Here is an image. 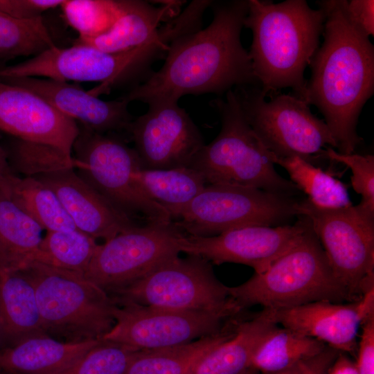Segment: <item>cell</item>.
Returning a JSON list of instances; mask_svg holds the SVG:
<instances>
[{
	"label": "cell",
	"instance_id": "cell-1",
	"mask_svg": "<svg viewBox=\"0 0 374 374\" xmlns=\"http://www.w3.org/2000/svg\"><path fill=\"white\" fill-rule=\"evenodd\" d=\"M210 7L211 23L173 40L161 67L122 99L148 105L178 103L187 94L220 95L237 87H260L240 39L248 0L212 1Z\"/></svg>",
	"mask_w": 374,
	"mask_h": 374
},
{
	"label": "cell",
	"instance_id": "cell-2",
	"mask_svg": "<svg viewBox=\"0 0 374 374\" xmlns=\"http://www.w3.org/2000/svg\"><path fill=\"white\" fill-rule=\"evenodd\" d=\"M346 0L317 1L324 12L323 42L312 57L305 101L323 114L338 152L352 154L362 109L374 92V46L350 19Z\"/></svg>",
	"mask_w": 374,
	"mask_h": 374
},
{
	"label": "cell",
	"instance_id": "cell-3",
	"mask_svg": "<svg viewBox=\"0 0 374 374\" xmlns=\"http://www.w3.org/2000/svg\"><path fill=\"white\" fill-rule=\"evenodd\" d=\"M323 23L322 9L311 8L305 0H248L244 27L253 35L249 54L266 96L291 88L305 101L304 73L319 47Z\"/></svg>",
	"mask_w": 374,
	"mask_h": 374
},
{
	"label": "cell",
	"instance_id": "cell-4",
	"mask_svg": "<svg viewBox=\"0 0 374 374\" xmlns=\"http://www.w3.org/2000/svg\"><path fill=\"white\" fill-rule=\"evenodd\" d=\"M240 310L252 305L283 309L319 301H353L335 277L310 223L299 240L265 271L229 287Z\"/></svg>",
	"mask_w": 374,
	"mask_h": 374
},
{
	"label": "cell",
	"instance_id": "cell-5",
	"mask_svg": "<svg viewBox=\"0 0 374 374\" xmlns=\"http://www.w3.org/2000/svg\"><path fill=\"white\" fill-rule=\"evenodd\" d=\"M220 114L221 129L196 154L189 167L206 184L253 188L294 197L299 189L274 168V154L247 122L233 89L211 102Z\"/></svg>",
	"mask_w": 374,
	"mask_h": 374
},
{
	"label": "cell",
	"instance_id": "cell-6",
	"mask_svg": "<svg viewBox=\"0 0 374 374\" xmlns=\"http://www.w3.org/2000/svg\"><path fill=\"white\" fill-rule=\"evenodd\" d=\"M21 271L32 283L42 328L61 341L102 339L115 323V303L82 274L33 262Z\"/></svg>",
	"mask_w": 374,
	"mask_h": 374
},
{
	"label": "cell",
	"instance_id": "cell-7",
	"mask_svg": "<svg viewBox=\"0 0 374 374\" xmlns=\"http://www.w3.org/2000/svg\"><path fill=\"white\" fill-rule=\"evenodd\" d=\"M172 39V33L161 28L147 44L124 52L109 53L83 44L68 48L55 46L27 60L0 69V79L36 77L65 82H98L99 86L89 91L98 96L130 78L148 77L152 64L166 56Z\"/></svg>",
	"mask_w": 374,
	"mask_h": 374
},
{
	"label": "cell",
	"instance_id": "cell-8",
	"mask_svg": "<svg viewBox=\"0 0 374 374\" xmlns=\"http://www.w3.org/2000/svg\"><path fill=\"white\" fill-rule=\"evenodd\" d=\"M233 89L247 122L274 157H298L316 166L328 159L324 148H337L327 124L302 99L276 93L267 100L256 85Z\"/></svg>",
	"mask_w": 374,
	"mask_h": 374
},
{
	"label": "cell",
	"instance_id": "cell-9",
	"mask_svg": "<svg viewBox=\"0 0 374 374\" xmlns=\"http://www.w3.org/2000/svg\"><path fill=\"white\" fill-rule=\"evenodd\" d=\"M294 197L236 185L205 186L173 217L186 235L208 237L249 226H276L299 216Z\"/></svg>",
	"mask_w": 374,
	"mask_h": 374
},
{
	"label": "cell",
	"instance_id": "cell-10",
	"mask_svg": "<svg viewBox=\"0 0 374 374\" xmlns=\"http://www.w3.org/2000/svg\"><path fill=\"white\" fill-rule=\"evenodd\" d=\"M72 151L78 175L116 208L147 223L170 222V213L147 197L134 175L142 169L134 148L118 137L79 126Z\"/></svg>",
	"mask_w": 374,
	"mask_h": 374
},
{
	"label": "cell",
	"instance_id": "cell-11",
	"mask_svg": "<svg viewBox=\"0 0 374 374\" xmlns=\"http://www.w3.org/2000/svg\"><path fill=\"white\" fill-rule=\"evenodd\" d=\"M175 256L143 278L109 294L125 301L157 308L215 312L233 318L242 310L229 287L215 276L211 263L201 256Z\"/></svg>",
	"mask_w": 374,
	"mask_h": 374
},
{
	"label": "cell",
	"instance_id": "cell-12",
	"mask_svg": "<svg viewBox=\"0 0 374 374\" xmlns=\"http://www.w3.org/2000/svg\"><path fill=\"white\" fill-rule=\"evenodd\" d=\"M339 282L353 301L374 291V214L357 205L328 208L299 200ZM298 216V217H299Z\"/></svg>",
	"mask_w": 374,
	"mask_h": 374
},
{
	"label": "cell",
	"instance_id": "cell-13",
	"mask_svg": "<svg viewBox=\"0 0 374 374\" xmlns=\"http://www.w3.org/2000/svg\"><path fill=\"white\" fill-rule=\"evenodd\" d=\"M183 234L173 221L127 229L98 245L83 276L112 294L179 256Z\"/></svg>",
	"mask_w": 374,
	"mask_h": 374
},
{
	"label": "cell",
	"instance_id": "cell-14",
	"mask_svg": "<svg viewBox=\"0 0 374 374\" xmlns=\"http://www.w3.org/2000/svg\"><path fill=\"white\" fill-rule=\"evenodd\" d=\"M114 301L115 323L102 339L139 350L191 342L220 332L232 319L206 311L179 310L130 301Z\"/></svg>",
	"mask_w": 374,
	"mask_h": 374
},
{
	"label": "cell",
	"instance_id": "cell-15",
	"mask_svg": "<svg viewBox=\"0 0 374 374\" xmlns=\"http://www.w3.org/2000/svg\"><path fill=\"white\" fill-rule=\"evenodd\" d=\"M128 132L142 169L189 167L205 145L199 130L177 103L148 105V111L132 121Z\"/></svg>",
	"mask_w": 374,
	"mask_h": 374
},
{
	"label": "cell",
	"instance_id": "cell-16",
	"mask_svg": "<svg viewBox=\"0 0 374 374\" xmlns=\"http://www.w3.org/2000/svg\"><path fill=\"white\" fill-rule=\"evenodd\" d=\"M298 218L294 224L249 226L208 237L184 233L179 240L180 251L201 256L215 265H246L254 273H261L302 236L309 221L303 216Z\"/></svg>",
	"mask_w": 374,
	"mask_h": 374
},
{
	"label": "cell",
	"instance_id": "cell-17",
	"mask_svg": "<svg viewBox=\"0 0 374 374\" xmlns=\"http://www.w3.org/2000/svg\"><path fill=\"white\" fill-rule=\"evenodd\" d=\"M262 311L278 326L317 339L340 353L357 355L359 329L374 313V291L346 303L319 301Z\"/></svg>",
	"mask_w": 374,
	"mask_h": 374
},
{
	"label": "cell",
	"instance_id": "cell-18",
	"mask_svg": "<svg viewBox=\"0 0 374 374\" xmlns=\"http://www.w3.org/2000/svg\"><path fill=\"white\" fill-rule=\"evenodd\" d=\"M79 126L34 92L0 80V131L71 157Z\"/></svg>",
	"mask_w": 374,
	"mask_h": 374
},
{
	"label": "cell",
	"instance_id": "cell-19",
	"mask_svg": "<svg viewBox=\"0 0 374 374\" xmlns=\"http://www.w3.org/2000/svg\"><path fill=\"white\" fill-rule=\"evenodd\" d=\"M0 80L34 92L64 115L100 134L128 132L134 120L126 100H103L78 84L36 77Z\"/></svg>",
	"mask_w": 374,
	"mask_h": 374
},
{
	"label": "cell",
	"instance_id": "cell-20",
	"mask_svg": "<svg viewBox=\"0 0 374 374\" xmlns=\"http://www.w3.org/2000/svg\"><path fill=\"white\" fill-rule=\"evenodd\" d=\"M35 177L56 194L75 227L96 240L105 241L137 226L121 211L67 167Z\"/></svg>",
	"mask_w": 374,
	"mask_h": 374
},
{
	"label": "cell",
	"instance_id": "cell-21",
	"mask_svg": "<svg viewBox=\"0 0 374 374\" xmlns=\"http://www.w3.org/2000/svg\"><path fill=\"white\" fill-rule=\"evenodd\" d=\"M160 6L141 0H125L123 13L105 33L91 39H76L73 44L120 53L143 46L154 38L163 21L178 15L181 1H164Z\"/></svg>",
	"mask_w": 374,
	"mask_h": 374
},
{
	"label": "cell",
	"instance_id": "cell-22",
	"mask_svg": "<svg viewBox=\"0 0 374 374\" xmlns=\"http://www.w3.org/2000/svg\"><path fill=\"white\" fill-rule=\"evenodd\" d=\"M102 339L68 343L48 335L33 336L0 349V373L50 374L71 366Z\"/></svg>",
	"mask_w": 374,
	"mask_h": 374
},
{
	"label": "cell",
	"instance_id": "cell-23",
	"mask_svg": "<svg viewBox=\"0 0 374 374\" xmlns=\"http://www.w3.org/2000/svg\"><path fill=\"white\" fill-rule=\"evenodd\" d=\"M46 335L34 287L21 271L0 274V344Z\"/></svg>",
	"mask_w": 374,
	"mask_h": 374
},
{
	"label": "cell",
	"instance_id": "cell-24",
	"mask_svg": "<svg viewBox=\"0 0 374 374\" xmlns=\"http://www.w3.org/2000/svg\"><path fill=\"white\" fill-rule=\"evenodd\" d=\"M277 326L262 310L239 321L233 335L211 350L193 374H242L251 368L258 347Z\"/></svg>",
	"mask_w": 374,
	"mask_h": 374
},
{
	"label": "cell",
	"instance_id": "cell-25",
	"mask_svg": "<svg viewBox=\"0 0 374 374\" xmlns=\"http://www.w3.org/2000/svg\"><path fill=\"white\" fill-rule=\"evenodd\" d=\"M238 323L231 319L215 334L176 346L139 350L124 374H193L211 350L233 335Z\"/></svg>",
	"mask_w": 374,
	"mask_h": 374
},
{
	"label": "cell",
	"instance_id": "cell-26",
	"mask_svg": "<svg viewBox=\"0 0 374 374\" xmlns=\"http://www.w3.org/2000/svg\"><path fill=\"white\" fill-rule=\"evenodd\" d=\"M42 230L0 189V274L21 271L33 262Z\"/></svg>",
	"mask_w": 374,
	"mask_h": 374
},
{
	"label": "cell",
	"instance_id": "cell-27",
	"mask_svg": "<svg viewBox=\"0 0 374 374\" xmlns=\"http://www.w3.org/2000/svg\"><path fill=\"white\" fill-rule=\"evenodd\" d=\"M0 189L43 230L77 229L53 190L35 177L12 173L0 181Z\"/></svg>",
	"mask_w": 374,
	"mask_h": 374
},
{
	"label": "cell",
	"instance_id": "cell-28",
	"mask_svg": "<svg viewBox=\"0 0 374 374\" xmlns=\"http://www.w3.org/2000/svg\"><path fill=\"white\" fill-rule=\"evenodd\" d=\"M134 177L145 195L165 208L172 220L206 186L203 176L190 167L166 170L140 169Z\"/></svg>",
	"mask_w": 374,
	"mask_h": 374
},
{
	"label": "cell",
	"instance_id": "cell-29",
	"mask_svg": "<svg viewBox=\"0 0 374 374\" xmlns=\"http://www.w3.org/2000/svg\"><path fill=\"white\" fill-rule=\"evenodd\" d=\"M327 346L317 339L277 326L258 347L251 368L261 374H274L320 353Z\"/></svg>",
	"mask_w": 374,
	"mask_h": 374
},
{
	"label": "cell",
	"instance_id": "cell-30",
	"mask_svg": "<svg viewBox=\"0 0 374 374\" xmlns=\"http://www.w3.org/2000/svg\"><path fill=\"white\" fill-rule=\"evenodd\" d=\"M274 162L285 169L290 180L315 206L337 208L353 205L345 184L321 168L298 157H274Z\"/></svg>",
	"mask_w": 374,
	"mask_h": 374
},
{
	"label": "cell",
	"instance_id": "cell-31",
	"mask_svg": "<svg viewBox=\"0 0 374 374\" xmlns=\"http://www.w3.org/2000/svg\"><path fill=\"white\" fill-rule=\"evenodd\" d=\"M98 245L95 238L78 229L47 231L33 262L83 275Z\"/></svg>",
	"mask_w": 374,
	"mask_h": 374
},
{
	"label": "cell",
	"instance_id": "cell-32",
	"mask_svg": "<svg viewBox=\"0 0 374 374\" xmlns=\"http://www.w3.org/2000/svg\"><path fill=\"white\" fill-rule=\"evenodd\" d=\"M42 17L22 19L0 12V57L35 56L55 46Z\"/></svg>",
	"mask_w": 374,
	"mask_h": 374
},
{
	"label": "cell",
	"instance_id": "cell-33",
	"mask_svg": "<svg viewBox=\"0 0 374 374\" xmlns=\"http://www.w3.org/2000/svg\"><path fill=\"white\" fill-rule=\"evenodd\" d=\"M125 0H64L60 6L78 39L98 37L107 33L123 12Z\"/></svg>",
	"mask_w": 374,
	"mask_h": 374
},
{
	"label": "cell",
	"instance_id": "cell-34",
	"mask_svg": "<svg viewBox=\"0 0 374 374\" xmlns=\"http://www.w3.org/2000/svg\"><path fill=\"white\" fill-rule=\"evenodd\" d=\"M139 351L127 345L102 339L71 366L50 374H124Z\"/></svg>",
	"mask_w": 374,
	"mask_h": 374
},
{
	"label": "cell",
	"instance_id": "cell-35",
	"mask_svg": "<svg viewBox=\"0 0 374 374\" xmlns=\"http://www.w3.org/2000/svg\"><path fill=\"white\" fill-rule=\"evenodd\" d=\"M326 151L328 159L343 163L351 170L352 187L362 196L357 206L374 214V156L355 152L342 154L331 147H327Z\"/></svg>",
	"mask_w": 374,
	"mask_h": 374
},
{
	"label": "cell",
	"instance_id": "cell-36",
	"mask_svg": "<svg viewBox=\"0 0 374 374\" xmlns=\"http://www.w3.org/2000/svg\"><path fill=\"white\" fill-rule=\"evenodd\" d=\"M64 0H0V12L12 17L28 19L41 17Z\"/></svg>",
	"mask_w": 374,
	"mask_h": 374
},
{
	"label": "cell",
	"instance_id": "cell-37",
	"mask_svg": "<svg viewBox=\"0 0 374 374\" xmlns=\"http://www.w3.org/2000/svg\"><path fill=\"white\" fill-rule=\"evenodd\" d=\"M361 328L356 374H374V313L366 318Z\"/></svg>",
	"mask_w": 374,
	"mask_h": 374
},
{
	"label": "cell",
	"instance_id": "cell-38",
	"mask_svg": "<svg viewBox=\"0 0 374 374\" xmlns=\"http://www.w3.org/2000/svg\"><path fill=\"white\" fill-rule=\"evenodd\" d=\"M341 353L327 346L320 353L302 359L293 366L274 374H327Z\"/></svg>",
	"mask_w": 374,
	"mask_h": 374
},
{
	"label": "cell",
	"instance_id": "cell-39",
	"mask_svg": "<svg viewBox=\"0 0 374 374\" xmlns=\"http://www.w3.org/2000/svg\"><path fill=\"white\" fill-rule=\"evenodd\" d=\"M346 11L352 22L368 37L374 35V1L346 0Z\"/></svg>",
	"mask_w": 374,
	"mask_h": 374
},
{
	"label": "cell",
	"instance_id": "cell-40",
	"mask_svg": "<svg viewBox=\"0 0 374 374\" xmlns=\"http://www.w3.org/2000/svg\"><path fill=\"white\" fill-rule=\"evenodd\" d=\"M13 173L10 167L6 150L0 144V181Z\"/></svg>",
	"mask_w": 374,
	"mask_h": 374
},
{
	"label": "cell",
	"instance_id": "cell-41",
	"mask_svg": "<svg viewBox=\"0 0 374 374\" xmlns=\"http://www.w3.org/2000/svg\"><path fill=\"white\" fill-rule=\"evenodd\" d=\"M242 374H261V373L258 370L253 368H250L247 369V371H245Z\"/></svg>",
	"mask_w": 374,
	"mask_h": 374
},
{
	"label": "cell",
	"instance_id": "cell-42",
	"mask_svg": "<svg viewBox=\"0 0 374 374\" xmlns=\"http://www.w3.org/2000/svg\"><path fill=\"white\" fill-rule=\"evenodd\" d=\"M0 374H4V373H0Z\"/></svg>",
	"mask_w": 374,
	"mask_h": 374
}]
</instances>
